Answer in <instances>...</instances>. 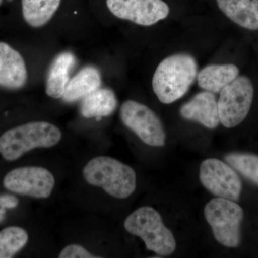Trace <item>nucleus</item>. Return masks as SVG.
I'll return each instance as SVG.
<instances>
[{"instance_id":"obj_1","label":"nucleus","mask_w":258,"mask_h":258,"mask_svg":"<svg viewBox=\"0 0 258 258\" xmlns=\"http://www.w3.org/2000/svg\"><path fill=\"white\" fill-rule=\"evenodd\" d=\"M195 57L177 53L164 59L156 69L152 80L154 92L159 101L170 104L182 98L198 77Z\"/></svg>"},{"instance_id":"obj_2","label":"nucleus","mask_w":258,"mask_h":258,"mask_svg":"<svg viewBox=\"0 0 258 258\" xmlns=\"http://www.w3.org/2000/svg\"><path fill=\"white\" fill-rule=\"evenodd\" d=\"M62 133L46 121H34L7 131L0 137V154L8 161L19 159L36 148H50L60 142Z\"/></svg>"},{"instance_id":"obj_3","label":"nucleus","mask_w":258,"mask_h":258,"mask_svg":"<svg viewBox=\"0 0 258 258\" xmlns=\"http://www.w3.org/2000/svg\"><path fill=\"white\" fill-rule=\"evenodd\" d=\"M83 173L88 184L102 188L113 198H128L137 187L135 171L113 158H93L85 166Z\"/></svg>"},{"instance_id":"obj_4","label":"nucleus","mask_w":258,"mask_h":258,"mask_svg":"<svg viewBox=\"0 0 258 258\" xmlns=\"http://www.w3.org/2000/svg\"><path fill=\"white\" fill-rule=\"evenodd\" d=\"M124 227L129 233L141 237L148 250L158 255H169L175 251L172 232L164 225L160 214L151 207L135 210L125 219Z\"/></svg>"},{"instance_id":"obj_5","label":"nucleus","mask_w":258,"mask_h":258,"mask_svg":"<svg viewBox=\"0 0 258 258\" xmlns=\"http://www.w3.org/2000/svg\"><path fill=\"white\" fill-rule=\"evenodd\" d=\"M204 212L217 242L230 248L240 245L244 212L238 204L225 198H215L205 205Z\"/></svg>"},{"instance_id":"obj_6","label":"nucleus","mask_w":258,"mask_h":258,"mask_svg":"<svg viewBox=\"0 0 258 258\" xmlns=\"http://www.w3.org/2000/svg\"><path fill=\"white\" fill-rule=\"evenodd\" d=\"M254 97V88L247 76H237L220 91L218 101L220 121L226 128H233L248 115Z\"/></svg>"},{"instance_id":"obj_7","label":"nucleus","mask_w":258,"mask_h":258,"mask_svg":"<svg viewBox=\"0 0 258 258\" xmlns=\"http://www.w3.org/2000/svg\"><path fill=\"white\" fill-rule=\"evenodd\" d=\"M122 123L149 146L164 147L166 132L159 117L151 108L135 101H125L120 106Z\"/></svg>"},{"instance_id":"obj_8","label":"nucleus","mask_w":258,"mask_h":258,"mask_svg":"<svg viewBox=\"0 0 258 258\" xmlns=\"http://www.w3.org/2000/svg\"><path fill=\"white\" fill-rule=\"evenodd\" d=\"M200 179L203 186L218 198L237 201L242 184L235 169L220 159H208L200 166Z\"/></svg>"},{"instance_id":"obj_9","label":"nucleus","mask_w":258,"mask_h":258,"mask_svg":"<svg viewBox=\"0 0 258 258\" xmlns=\"http://www.w3.org/2000/svg\"><path fill=\"white\" fill-rule=\"evenodd\" d=\"M7 189L35 198L50 196L55 180L50 171L39 166H25L10 171L4 179Z\"/></svg>"},{"instance_id":"obj_10","label":"nucleus","mask_w":258,"mask_h":258,"mask_svg":"<svg viewBox=\"0 0 258 258\" xmlns=\"http://www.w3.org/2000/svg\"><path fill=\"white\" fill-rule=\"evenodd\" d=\"M110 12L121 20L152 26L167 18L169 6L163 0H106Z\"/></svg>"},{"instance_id":"obj_11","label":"nucleus","mask_w":258,"mask_h":258,"mask_svg":"<svg viewBox=\"0 0 258 258\" xmlns=\"http://www.w3.org/2000/svg\"><path fill=\"white\" fill-rule=\"evenodd\" d=\"M28 70L21 54L8 43L0 42V87L23 88L28 81Z\"/></svg>"},{"instance_id":"obj_12","label":"nucleus","mask_w":258,"mask_h":258,"mask_svg":"<svg viewBox=\"0 0 258 258\" xmlns=\"http://www.w3.org/2000/svg\"><path fill=\"white\" fill-rule=\"evenodd\" d=\"M179 113L185 119L198 122L210 129L217 128L220 123L216 96L209 91L195 95L181 107Z\"/></svg>"},{"instance_id":"obj_13","label":"nucleus","mask_w":258,"mask_h":258,"mask_svg":"<svg viewBox=\"0 0 258 258\" xmlns=\"http://www.w3.org/2000/svg\"><path fill=\"white\" fill-rule=\"evenodd\" d=\"M76 56L71 52L58 54L51 62L47 71L45 91L47 96L55 99L62 98L69 83L70 74L76 66Z\"/></svg>"},{"instance_id":"obj_14","label":"nucleus","mask_w":258,"mask_h":258,"mask_svg":"<svg viewBox=\"0 0 258 258\" xmlns=\"http://www.w3.org/2000/svg\"><path fill=\"white\" fill-rule=\"evenodd\" d=\"M101 86L100 71L94 66H86L69 80L64 88L62 100L67 103L79 101L101 88Z\"/></svg>"},{"instance_id":"obj_15","label":"nucleus","mask_w":258,"mask_h":258,"mask_svg":"<svg viewBox=\"0 0 258 258\" xmlns=\"http://www.w3.org/2000/svg\"><path fill=\"white\" fill-rule=\"evenodd\" d=\"M238 68L233 64H210L198 74L199 86L213 93L220 91L238 76Z\"/></svg>"},{"instance_id":"obj_16","label":"nucleus","mask_w":258,"mask_h":258,"mask_svg":"<svg viewBox=\"0 0 258 258\" xmlns=\"http://www.w3.org/2000/svg\"><path fill=\"white\" fill-rule=\"evenodd\" d=\"M118 105L115 93L109 88H99L83 98L81 113L85 118L100 120L115 111Z\"/></svg>"},{"instance_id":"obj_17","label":"nucleus","mask_w":258,"mask_h":258,"mask_svg":"<svg viewBox=\"0 0 258 258\" xmlns=\"http://www.w3.org/2000/svg\"><path fill=\"white\" fill-rule=\"evenodd\" d=\"M219 8L232 22L242 28L258 30L252 0H217Z\"/></svg>"},{"instance_id":"obj_18","label":"nucleus","mask_w":258,"mask_h":258,"mask_svg":"<svg viewBox=\"0 0 258 258\" xmlns=\"http://www.w3.org/2000/svg\"><path fill=\"white\" fill-rule=\"evenodd\" d=\"M61 0H22L24 20L32 28L45 26L60 7Z\"/></svg>"},{"instance_id":"obj_19","label":"nucleus","mask_w":258,"mask_h":258,"mask_svg":"<svg viewBox=\"0 0 258 258\" xmlns=\"http://www.w3.org/2000/svg\"><path fill=\"white\" fill-rule=\"evenodd\" d=\"M28 241V233L20 227H8L0 231V258L13 257Z\"/></svg>"},{"instance_id":"obj_20","label":"nucleus","mask_w":258,"mask_h":258,"mask_svg":"<svg viewBox=\"0 0 258 258\" xmlns=\"http://www.w3.org/2000/svg\"><path fill=\"white\" fill-rule=\"evenodd\" d=\"M225 161L241 175L258 186V156L248 153H231Z\"/></svg>"},{"instance_id":"obj_21","label":"nucleus","mask_w":258,"mask_h":258,"mask_svg":"<svg viewBox=\"0 0 258 258\" xmlns=\"http://www.w3.org/2000/svg\"><path fill=\"white\" fill-rule=\"evenodd\" d=\"M58 257L60 258H96L101 257L90 253L87 249L79 244H72L66 246L61 251Z\"/></svg>"},{"instance_id":"obj_22","label":"nucleus","mask_w":258,"mask_h":258,"mask_svg":"<svg viewBox=\"0 0 258 258\" xmlns=\"http://www.w3.org/2000/svg\"><path fill=\"white\" fill-rule=\"evenodd\" d=\"M18 205V199L13 195H0V222L4 220L5 210L16 208Z\"/></svg>"},{"instance_id":"obj_23","label":"nucleus","mask_w":258,"mask_h":258,"mask_svg":"<svg viewBox=\"0 0 258 258\" xmlns=\"http://www.w3.org/2000/svg\"><path fill=\"white\" fill-rule=\"evenodd\" d=\"M252 4H253L254 13L258 20V0H252Z\"/></svg>"},{"instance_id":"obj_24","label":"nucleus","mask_w":258,"mask_h":258,"mask_svg":"<svg viewBox=\"0 0 258 258\" xmlns=\"http://www.w3.org/2000/svg\"><path fill=\"white\" fill-rule=\"evenodd\" d=\"M8 1H12V0H8ZM3 0H0V5L3 4Z\"/></svg>"}]
</instances>
